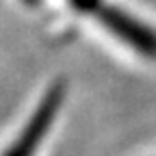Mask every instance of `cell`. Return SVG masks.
Instances as JSON below:
<instances>
[{"mask_svg":"<svg viewBox=\"0 0 156 156\" xmlns=\"http://www.w3.org/2000/svg\"><path fill=\"white\" fill-rule=\"evenodd\" d=\"M63 100H65V83L54 80L46 89V93L39 98L37 106L15 134V139L7 145L2 156H37V152L44 145L46 134L50 132L58 113H61Z\"/></svg>","mask_w":156,"mask_h":156,"instance_id":"obj_2","label":"cell"},{"mask_svg":"<svg viewBox=\"0 0 156 156\" xmlns=\"http://www.w3.org/2000/svg\"><path fill=\"white\" fill-rule=\"evenodd\" d=\"M93 2H95V0H69V5H72L76 11H80V13H83L87 7H91Z\"/></svg>","mask_w":156,"mask_h":156,"instance_id":"obj_3","label":"cell"},{"mask_svg":"<svg viewBox=\"0 0 156 156\" xmlns=\"http://www.w3.org/2000/svg\"><path fill=\"white\" fill-rule=\"evenodd\" d=\"M83 13L89 15L113 39L130 48L134 54L147 61H156V28L141 20L136 13L119 5H113L108 0H95Z\"/></svg>","mask_w":156,"mask_h":156,"instance_id":"obj_1","label":"cell"},{"mask_svg":"<svg viewBox=\"0 0 156 156\" xmlns=\"http://www.w3.org/2000/svg\"><path fill=\"white\" fill-rule=\"evenodd\" d=\"M22 2H26L28 7H39V5H41V0H22Z\"/></svg>","mask_w":156,"mask_h":156,"instance_id":"obj_4","label":"cell"}]
</instances>
